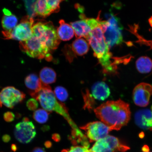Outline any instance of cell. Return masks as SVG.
Returning <instances> with one entry per match:
<instances>
[{
	"mask_svg": "<svg viewBox=\"0 0 152 152\" xmlns=\"http://www.w3.org/2000/svg\"><path fill=\"white\" fill-rule=\"evenodd\" d=\"M132 95L135 104L140 107H146L152 95V86L148 83H140L134 87Z\"/></svg>",
	"mask_w": 152,
	"mask_h": 152,
	"instance_id": "4fadbf2b",
	"label": "cell"
},
{
	"mask_svg": "<svg viewBox=\"0 0 152 152\" xmlns=\"http://www.w3.org/2000/svg\"><path fill=\"white\" fill-rule=\"evenodd\" d=\"M49 113L45 110L39 109L34 112L33 118L38 123L41 124H44L48 121Z\"/></svg>",
	"mask_w": 152,
	"mask_h": 152,
	"instance_id": "603a6c76",
	"label": "cell"
},
{
	"mask_svg": "<svg viewBox=\"0 0 152 152\" xmlns=\"http://www.w3.org/2000/svg\"><path fill=\"white\" fill-rule=\"evenodd\" d=\"M15 117L14 113L10 111L6 112L3 115L4 119L7 122H11L14 121Z\"/></svg>",
	"mask_w": 152,
	"mask_h": 152,
	"instance_id": "f1b7e54d",
	"label": "cell"
},
{
	"mask_svg": "<svg viewBox=\"0 0 152 152\" xmlns=\"http://www.w3.org/2000/svg\"><path fill=\"white\" fill-rule=\"evenodd\" d=\"M80 17L81 20L70 23L77 38H86L93 30L102 25V20H100L99 17L97 19L87 18L84 14Z\"/></svg>",
	"mask_w": 152,
	"mask_h": 152,
	"instance_id": "9c48e42d",
	"label": "cell"
},
{
	"mask_svg": "<svg viewBox=\"0 0 152 152\" xmlns=\"http://www.w3.org/2000/svg\"><path fill=\"white\" fill-rule=\"evenodd\" d=\"M35 11L37 16L43 18L48 17L53 13L47 3V0H39L36 1Z\"/></svg>",
	"mask_w": 152,
	"mask_h": 152,
	"instance_id": "7402d4cb",
	"label": "cell"
},
{
	"mask_svg": "<svg viewBox=\"0 0 152 152\" xmlns=\"http://www.w3.org/2000/svg\"><path fill=\"white\" fill-rule=\"evenodd\" d=\"M149 22L150 26H151V27L152 28V17H151L149 20Z\"/></svg>",
	"mask_w": 152,
	"mask_h": 152,
	"instance_id": "d590c367",
	"label": "cell"
},
{
	"mask_svg": "<svg viewBox=\"0 0 152 152\" xmlns=\"http://www.w3.org/2000/svg\"><path fill=\"white\" fill-rule=\"evenodd\" d=\"M71 49L76 56H83L88 52L89 44L83 38H77L72 43Z\"/></svg>",
	"mask_w": 152,
	"mask_h": 152,
	"instance_id": "d6986e66",
	"label": "cell"
},
{
	"mask_svg": "<svg viewBox=\"0 0 152 152\" xmlns=\"http://www.w3.org/2000/svg\"><path fill=\"white\" fill-rule=\"evenodd\" d=\"M3 141L5 142H8L11 140V137L8 134H6L3 135L2 137Z\"/></svg>",
	"mask_w": 152,
	"mask_h": 152,
	"instance_id": "f546056e",
	"label": "cell"
},
{
	"mask_svg": "<svg viewBox=\"0 0 152 152\" xmlns=\"http://www.w3.org/2000/svg\"><path fill=\"white\" fill-rule=\"evenodd\" d=\"M60 26L57 28V34L59 38L62 41L71 39L75 35V31L71 25L66 23L64 20L59 21Z\"/></svg>",
	"mask_w": 152,
	"mask_h": 152,
	"instance_id": "e0dca14e",
	"label": "cell"
},
{
	"mask_svg": "<svg viewBox=\"0 0 152 152\" xmlns=\"http://www.w3.org/2000/svg\"><path fill=\"white\" fill-rule=\"evenodd\" d=\"M136 124L144 130H152V111L148 109L139 110L134 115Z\"/></svg>",
	"mask_w": 152,
	"mask_h": 152,
	"instance_id": "5bb4252c",
	"label": "cell"
},
{
	"mask_svg": "<svg viewBox=\"0 0 152 152\" xmlns=\"http://www.w3.org/2000/svg\"></svg>",
	"mask_w": 152,
	"mask_h": 152,
	"instance_id": "ab89813d",
	"label": "cell"
},
{
	"mask_svg": "<svg viewBox=\"0 0 152 152\" xmlns=\"http://www.w3.org/2000/svg\"><path fill=\"white\" fill-rule=\"evenodd\" d=\"M101 27L106 43L110 48L123 42V27L119 18L113 14L108 15L107 20L102 21Z\"/></svg>",
	"mask_w": 152,
	"mask_h": 152,
	"instance_id": "5b68a950",
	"label": "cell"
},
{
	"mask_svg": "<svg viewBox=\"0 0 152 152\" xmlns=\"http://www.w3.org/2000/svg\"><path fill=\"white\" fill-rule=\"evenodd\" d=\"M31 152H46V151L42 148L36 147L32 150Z\"/></svg>",
	"mask_w": 152,
	"mask_h": 152,
	"instance_id": "1f68e13d",
	"label": "cell"
},
{
	"mask_svg": "<svg viewBox=\"0 0 152 152\" xmlns=\"http://www.w3.org/2000/svg\"><path fill=\"white\" fill-rule=\"evenodd\" d=\"M130 149L119 139L109 135L96 142L90 152H125Z\"/></svg>",
	"mask_w": 152,
	"mask_h": 152,
	"instance_id": "ba28073f",
	"label": "cell"
},
{
	"mask_svg": "<svg viewBox=\"0 0 152 152\" xmlns=\"http://www.w3.org/2000/svg\"><path fill=\"white\" fill-rule=\"evenodd\" d=\"M25 83L28 89V94L32 97L35 99L42 88L43 83L40 79L35 74H30L25 79Z\"/></svg>",
	"mask_w": 152,
	"mask_h": 152,
	"instance_id": "9a60e30c",
	"label": "cell"
},
{
	"mask_svg": "<svg viewBox=\"0 0 152 152\" xmlns=\"http://www.w3.org/2000/svg\"><path fill=\"white\" fill-rule=\"evenodd\" d=\"M11 150L15 152L16 151L17 149H18V148H17V146L15 144H12V145L11 146Z\"/></svg>",
	"mask_w": 152,
	"mask_h": 152,
	"instance_id": "e575fe53",
	"label": "cell"
},
{
	"mask_svg": "<svg viewBox=\"0 0 152 152\" xmlns=\"http://www.w3.org/2000/svg\"><path fill=\"white\" fill-rule=\"evenodd\" d=\"M142 151L143 152H149V148L147 145H144L142 148Z\"/></svg>",
	"mask_w": 152,
	"mask_h": 152,
	"instance_id": "836d02e7",
	"label": "cell"
},
{
	"mask_svg": "<svg viewBox=\"0 0 152 152\" xmlns=\"http://www.w3.org/2000/svg\"><path fill=\"white\" fill-rule=\"evenodd\" d=\"M136 65L140 73H148L152 70V60L147 56L140 57L136 61Z\"/></svg>",
	"mask_w": 152,
	"mask_h": 152,
	"instance_id": "44dd1931",
	"label": "cell"
},
{
	"mask_svg": "<svg viewBox=\"0 0 152 152\" xmlns=\"http://www.w3.org/2000/svg\"><path fill=\"white\" fill-rule=\"evenodd\" d=\"M54 93L56 98L61 102H65L67 99L68 96L67 91L64 87L60 86L56 87Z\"/></svg>",
	"mask_w": 152,
	"mask_h": 152,
	"instance_id": "cb8c5ba5",
	"label": "cell"
},
{
	"mask_svg": "<svg viewBox=\"0 0 152 152\" xmlns=\"http://www.w3.org/2000/svg\"><path fill=\"white\" fill-rule=\"evenodd\" d=\"M144 136V133L143 132L140 133L139 134V137L140 138H143Z\"/></svg>",
	"mask_w": 152,
	"mask_h": 152,
	"instance_id": "74e56055",
	"label": "cell"
},
{
	"mask_svg": "<svg viewBox=\"0 0 152 152\" xmlns=\"http://www.w3.org/2000/svg\"><path fill=\"white\" fill-rule=\"evenodd\" d=\"M32 35L39 38L51 51L58 48L60 43L56 28L51 22L39 21L34 24Z\"/></svg>",
	"mask_w": 152,
	"mask_h": 152,
	"instance_id": "277c9868",
	"label": "cell"
},
{
	"mask_svg": "<svg viewBox=\"0 0 152 152\" xmlns=\"http://www.w3.org/2000/svg\"><path fill=\"white\" fill-rule=\"evenodd\" d=\"M47 3L53 13L59 11L60 4L62 1L58 0H47Z\"/></svg>",
	"mask_w": 152,
	"mask_h": 152,
	"instance_id": "484cf974",
	"label": "cell"
},
{
	"mask_svg": "<svg viewBox=\"0 0 152 152\" xmlns=\"http://www.w3.org/2000/svg\"><path fill=\"white\" fill-rule=\"evenodd\" d=\"M20 47L23 52L31 58H45L48 61L52 59V51L39 38L33 35L27 40L20 42Z\"/></svg>",
	"mask_w": 152,
	"mask_h": 152,
	"instance_id": "8992f818",
	"label": "cell"
},
{
	"mask_svg": "<svg viewBox=\"0 0 152 152\" xmlns=\"http://www.w3.org/2000/svg\"><path fill=\"white\" fill-rule=\"evenodd\" d=\"M36 134L35 125L27 117L24 118L22 122L17 124L15 126V136L21 143H29L35 137Z\"/></svg>",
	"mask_w": 152,
	"mask_h": 152,
	"instance_id": "30bf717a",
	"label": "cell"
},
{
	"mask_svg": "<svg viewBox=\"0 0 152 152\" xmlns=\"http://www.w3.org/2000/svg\"><path fill=\"white\" fill-rule=\"evenodd\" d=\"M34 24L33 18L28 16L23 17L20 23L14 29L3 31L2 34L6 39H13L20 42L27 40L32 36V28Z\"/></svg>",
	"mask_w": 152,
	"mask_h": 152,
	"instance_id": "52a82bcc",
	"label": "cell"
},
{
	"mask_svg": "<svg viewBox=\"0 0 152 152\" xmlns=\"http://www.w3.org/2000/svg\"><path fill=\"white\" fill-rule=\"evenodd\" d=\"M44 145L47 148H50L52 147V143L50 141H47L45 142Z\"/></svg>",
	"mask_w": 152,
	"mask_h": 152,
	"instance_id": "d6a6232c",
	"label": "cell"
},
{
	"mask_svg": "<svg viewBox=\"0 0 152 152\" xmlns=\"http://www.w3.org/2000/svg\"><path fill=\"white\" fill-rule=\"evenodd\" d=\"M151 111H152V106H151Z\"/></svg>",
	"mask_w": 152,
	"mask_h": 152,
	"instance_id": "f35d334b",
	"label": "cell"
},
{
	"mask_svg": "<svg viewBox=\"0 0 152 152\" xmlns=\"http://www.w3.org/2000/svg\"><path fill=\"white\" fill-rule=\"evenodd\" d=\"M61 152H90L89 147L82 145L72 146L69 149L63 150Z\"/></svg>",
	"mask_w": 152,
	"mask_h": 152,
	"instance_id": "4316f807",
	"label": "cell"
},
{
	"mask_svg": "<svg viewBox=\"0 0 152 152\" xmlns=\"http://www.w3.org/2000/svg\"><path fill=\"white\" fill-rule=\"evenodd\" d=\"M26 106L28 109L31 111H35L39 106L37 100L34 98L28 99L26 102Z\"/></svg>",
	"mask_w": 152,
	"mask_h": 152,
	"instance_id": "83f0119b",
	"label": "cell"
},
{
	"mask_svg": "<svg viewBox=\"0 0 152 152\" xmlns=\"http://www.w3.org/2000/svg\"><path fill=\"white\" fill-rule=\"evenodd\" d=\"M35 99L39 101L41 106L49 113L56 112L67 121L72 129L77 126L70 117L68 109L64 104L57 100L54 93L49 85L43 84L42 88L38 93Z\"/></svg>",
	"mask_w": 152,
	"mask_h": 152,
	"instance_id": "3957f363",
	"label": "cell"
},
{
	"mask_svg": "<svg viewBox=\"0 0 152 152\" xmlns=\"http://www.w3.org/2000/svg\"><path fill=\"white\" fill-rule=\"evenodd\" d=\"M3 12L4 15L2 20L1 24L4 29L5 31H8L14 29L18 23V18L7 9H4Z\"/></svg>",
	"mask_w": 152,
	"mask_h": 152,
	"instance_id": "ac0fdd59",
	"label": "cell"
},
{
	"mask_svg": "<svg viewBox=\"0 0 152 152\" xmlns=\"http://www.w3.org/2000/svg\"><path fill=\"white\" fill-rule=\"evenodd\" d=\"M25 98L26 94L15 87H5L0 92V107L3 105L12 109L23 102Z\"/></svg>",
	"mask_w": 152,
	"mask_h": 152,
	"instance_id": "8fae6325",
	"label": "cell"
},
{
	"mask_svg": "<svg viewBox=\"0 0 152 152\" xmlns=\"http://www.w3.org/2000/svg\"><path fill=\"white\" fill-rule=\"evenodd\" d=\"M80 128L86 132L90 142H96L105 137L111 131L107 125L99 121L89 123Z\"/></svg>",
	"mask_w": 152,
	"mask_h": 152,
	"instance_id": "7c38bea8",
	"label": "cell"
},
{
	"mask_svg": "<svg viewBox=\"0 0 152 152\" xmlns=\"http://www.w3.org/2000/svg\"><path fill=\"white\" fill-rule=\"evenodd\" d=\"M94 112L96 117L111 131L120 130L131 118L129 104L121 99L106 102L95 109Z\"/></svg>",
	"mask_w": 152,
	"mask_h": 152,
	"instance_id": "6da1fadb",
	"label": "cell"
},
{
	"mask_svg": "<svg viewBox=\"0 0 152 152\" xmlns=\"http://www.w3.org/2000/svg\"><path fill=\"white\" fill-rule=\"evenodd\" d=\"M39 77L43 84L49 85L56 82V74L52 68L45 67L42 69L40 72Z\"/></svg>",
	"mask_w": 152,
	"mask_h": 152,
	"instance_id": "ffe728a7",
	"label": "cell"
},
{
	"mask_svg": "<svg viewBox=\"0 0 152 152\" xmlns=\"http://www.w3.org/2000/svg\"><path fill=\"white\" fill-rule=\"evenodd\" d=\"M94 51V56L99 60L104 73L115 75L117 66L112 61L113 55L106 43L101 26L95 28L86 38Z\"/></svg>",
	"mask_w": 152,
	"mask_h": 152,
	"instance_id": "7a4b0ae2",
	"label": "cell"
},
{
	"mask_svg": "<svg viewBox=\"0 0 152 152\" xmlns=\"http://www.w3.org/2000/svg\"><path fill=\"white\" fill-rule=\"evenodd\" d=\"M37 1H24L25 6L27 11L28 16L33 18L37 16L35 11V5Z\"/></svg>",
	"mask_w": 152,
	"mask_h": 152,
	"instance_id": "d4e9b609",
	"label": "cell"
},
{
	"mask_svg": "<svg viewBox=\"0 0 152 152\" xmlns=\"http://www.w3.org/2000/svg\"><path fill=\"white\" fill-rule=\"evenodd\" d=\"M52 138L54 141L56 142H59L61 139V137L59 135L57 134H53L52 136Z\"/></svg>",
	"mask_w": 152,
	"mask_h": 152,
	"instance_id": "4dcf8cb0",
	"label": "cell"
},
{
	"mask_svg": "<svg viewBox=\"0 0 152 152\" xmlns=\"http://www.w3.org/2000/svg\"><path fill=\"white\" fill-rule=\"evenodd\" d=\"M92 96L95 99L104 101L110 94V89L104 82H99L93 86L92 88Z\"/></svg>",
	"mask_w": 152,
	"mask_h": 152,
	"instance_id": "2e32d148",
	"label": "cell"
},
{
	"mask_svg": "<svg viewBox=\"0 0 152 152\" xmlns=\"http://www.w3.org/2000/svg\"><path fill=\"white\" fill-rule=\"evenodd\" d=\"M48 126H45L44 127H43V128L42 129V130L46 131L48 130Z\"/></svg>",
	"mask_w": 152,
	"mask_h": 152,
	"instance_id": "8d00e7d4",
	"label": "cell"
}]
</instances>
